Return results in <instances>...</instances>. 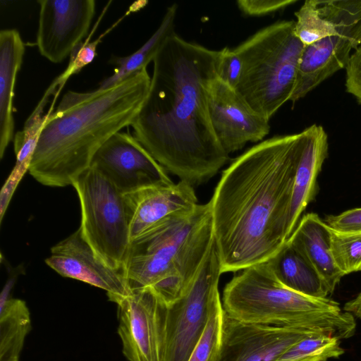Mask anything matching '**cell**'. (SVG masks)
Returning a JSON list of instances; mask_svg holds the SVG:
<instances>
[{
  "mask_svg": "<svg viewBox=\"0 0 361 361\" xmlns=\"http://www.w3.org/2000/svg\"><path fill=\"white\" fill-rule=\"evenodd\" d=\"M220 55L173 32L153 60L148 94L131 125L153 158L193 187L215 176L228 158L208 108Z\"/></svg>",
  "mask_w": 361,
  "mask_h": 361,
  "instance_id": "obj_1",
  "label": "cell"
},
{
  "mask_svg": "<svg viewBox=\"0 0 361 361\" xmlns=\"http://www.w3.org/2000/svg\"><path fill=\"white\" fill-rule=\"evenodd\" d=\"M305 130L275 136L226 169L211 199L222 273L269 260L289 238L287 222Z\"/></svg>",
  "mask_w": 361,
  "mask_h": 361,
  "instance_id": "obj_2",
  "label": "cell"
},
{
  "mask_svg": "<svg viewBox=\"0 0 361 361\" xmlns=\"http://www.w3.org/2000/svg\"><path fill=\"white\" fill-rule=\"evenodd\" d=\"M150 82L147 68H143L107 88L65 93L56 109L48 111L29 173L44 185H72L90 166L101 146L132 125Z\"/></svg>",
  "mask_w": 361,
  "mask_h": 361,
  "instance_id": "obj_3",
  "label": "cell"
},
{
  "mask_svg": "<svg viewBox=\"0 0 361 361\" xmlns=\"http://www.w3.org/2000/svg\"><path fill=\"white\" fill-rule=\"evenodd\" d=\"M214 239L210 202L158 222L130 241L123 268L130 291L149 286L171 306L185 291Z\"/></svg>",
  "mask_w": 361,
  "mask_h": 361,
  "instance_id": "obj_4",
  "label": "cell"
},
{
  "mask_svg": "<svg viewBox=\"0 0 361 361\" xmlns=\"http://www.w3.org/2000/svg\"><path fill=\"white\" fill-rule=\"evenodd\" d=\"M225 313L240 322L304 329L348 338L354 335V316L328 298L307 296L284 286L267 261L250 266L225 286Z\"/></svg>",
  "mask_w": 361,
  "mask_h": 361,
  "instance_id": "obj_5",
  "label": "cell"
},
{
  "mask_svg": "<svg viewBox=\"0 0 361 361\" xmlns=\"http://www.w3.org/2000/svg\"><path fill=\"white\" fill-rule=\"evenodd\" d=\"M294 20H280L258 30L234 51L243 71L235 90L269 120L293 94L304 45Z\"/></svg>",
  "mask_w": 361,
  "mask_h": 361,
  "instance_id": "obj_6",
  "label": "cell"
},
{
  "mask_svg": "<svg viewBox=\"0 0 361 361\" xmlns=\"http://www.w3.org/2000/svg\"><path fill=\"white\" fill-rule=\"evenodd\" d=\"M72 185L80 203L82 235L105 263L123 273L130 243L123 194L92 166Z\"/></svg>",
  "mask_w": 361,
  "mask_h": 361,
  "instance_id": "obj_7",
  "label": "cell"
},
{
  "mask_svg": "<svg viewBox=\"0 0 361 361\" xmlns=\"http://www.w3.org/2000/svg\"><path fill=\"white\" fill-rule=\"evenodd\" d=\"M221 274L214 239L183 295L164 307L160 361H188L207 324L210 297Z\"/></svg>",
  "mask_w": 361,
  "mask_h": 361,
  "instance_id": "obj_8",
  "label": "cell"
},
{
  "mask_svg": "<svg viewBox=\"0 0 361 361\" xmlns=\"http://www.w3.org/2000/svg\"><path fill=\"white\" fill-rule=\"evenodd\" d=\"M118 305V334L129 361H160L165 306L150 287L110 300Z\"/></svg>",
  "mask_w": 361,
  "mask_h": 361,
  "instance_id": "obj_9",
  "label": "cell"
},
{
  "mask_svg": "<svg viewBox=\"0 0 361 361\" xmlns=\"http://www.w3.org/2000/svg\"><path fill=\"white\" fill-rule=\"evenodd\" d=\"M90 166L106 177L122 194L173 183L166 171L137 139L124 132L115 133L101 146Z\"/></svg>",
  "mask_w": 361,
  "mask_h": 361,
  "instance_id": "obj_10",
  "label": "cell"
},
{
  "mask_svg": "<svg viewBox=\"0 0 361 361\" xmlns=\"http://www.w3.org/2000/svg\"><path fill=\"white\" fill-rule=\"evenodd\" d=\"M36 44L49 61L62 62L87 35L94 18V0H39Z\"/></svg>",
  "mask_w": 361,
  "mask_h": 361,
  "instance_id": "obj_11",
  "label": "cell"
},
{
  "mask_svg": "<svg viewBox=\"0 0 361 361\" xmlns=\"http://www.w3.org/2000/svg\"><path fill=\"white\" fill-rule=\"evenodd\" d=\"M208 108L214 133L228 154L248 142L262 140L269 133V120L218 77L209 90Z\"/></svg>",
  "mask_w": 361,
  "mask_h": 361,
  "instance_id": "obj_12",
  "label": "cell"
},
{
  "mask_svg": "<svg viewBox=\"0 0 361 361\" xmlns=\"http://www.w3.org/2000/svg\"><path fill=\"white\" fill-rule=\"evenodd\" d=\"M314 334L322 333L243 322L224 313L219 361H276L297 342Z\"/></svg>",
  "mask_w": 361,
  "mask_h": 361,
  "instance_id": "obj_13",
  "label": "cell"
},
{
  "mask_svg": "<svg viewBox=\"0 0 361 361\" xmlns=\"http://www.w3.org/2000/svg\"><path fill=\"white\" fill-rule=\"evenodd\" d=\"M45 263L63 277L83 281L106 291L109 300L128 295L124 274L105 263L94 251L79 227L51 248Z\"/></svg>",
  "mask_w": 361,
  "mask_h": 361,
  "instance_id": "obj_14",
  "label": "cell"
},
{
  "mask_svg": "<svg viewBox=\"0 0 361 361\" xmlns=\"http://www.w3.org/2000/svg\"><path fill=\"white\" fill-rule=\"evenodd\" d=\"M123 199L130 241L158 222L198 204L194 187L182 180L145 187L123 194Z\"/></svg>",
  "mask_w": 361,
  "mask_h": 361,
  "instance_id": "obj_15",
  "label": "cell"
},
{
  "mask_svg": "<svg viewBox=\"0 0 361 361\" xmlns=\"http://www.w3.org/2000/svg\"><path fill=\"white\" fill-rule=\"evenodd\" d=\"M355 45L349 34L341 32L304 46L290 101L306 96L336 72L345 68Z\"/></svg>",
  "mask_w": 361,
  "mask_h": 361,
  "instance_id": "obj_16",
  "label": "cell"
},
{
  "mask_svg": "<svg viewBox=\"0 0 361 361\" xmlns=\"http://www.w3.org/2000/svg\"><path fill=\"white\" fill-rule=\"evenodd\" d=\"M305 130V142L295 176L288 216V237L297 226L301 214L315 199L317 177L328 157V136L324 128L313 124Z\"/></svg>",
  "mask_w": 361,
  "mask_h": 361,
  "instance_id": "obj_17",
  "label": "cell"
},
{
  "mask_svg": "<svg viewBox=\"0 0 361 361\" xmlns=\"http://www.w3.org/2000/svg\"><path fill=\"white\" fill-rule=\"evenodd\" d=\"M25 44L15 29L0 32V159L12 140L14 131L13 97Z\"/></svg>",
  "mask_w": 361,
  "mask_h": 361,
  "instance_id": "obj_18",
  "label": "cell"
},
{
  "mask_svg": "<svg viewBox=\"0 0 361 361\" xmlns=\"http://www.w3.org/2000/svg\"><path fill=\"white\" fill-rule=\"evenodd\" d=\"M288 240L305 255L332 293L343 276L332 257L330 227L318 214L308 213L300 220Z\"/></svg>",
  "mask_w": 361,
  "mask_h": 361,
  "instance_id": "obj_19",
  "label": "cell"
},
{
  "mask_svg": "<svg viewBox=\"0 0 361 361\" xmlns=\"http://www.w3.org/2000/svg\"><path fill=\"white\" fill-rule=\"evenodd\" d=\"M267 262L277 279L286 288L319 298L331 294L308 259L288 240Z\"/></svg>",
  "mask_w": 361,
  "mask_h": 361,
  "instance_id": "obj_20",
  "label": "cell"
},
{
  "mask_svg": "<svg viewBox=\"0 0 361 361\" xmlns=\"http://www.w3.org/2000/svg\"><path fill=\"white\" fill-rule=\"evenodd\" d=\"M46 105L39 102L27 118L23 130L14 136L16 157L15 166L0 192V221L1 222L11 197L23 177L29 171L38 139L49 113L44 114Z\"/></svg>",
  "mask_w": 361,
  "mask_h": 361,
  "instance_id": "obj_21",
  "label": "cell"
},
{
  "mask_svg": "<svg viewBox=\"0 0 361 361\" xmlns=\"http://www.w3.org/2000/svg\"><path fill=\"white\" fill-rule=\"evenodd\" d=\"M178 7L176 4H173L167 8L157 30L139 49L129 56H112L110 58L108 63L116 67L114 73L99 84V88L113 86L134 73L146 68L148 63L153 61L168 37L175 32L174 25Z\"/></svg>",
  "mask_w": 361,
  "mask_h": 361,
  "instance_id": "obj_22",
  "label": "cell"
},
{
  "mask_svg": "<svg viewBox=\"0 0 361 361\" xmlns=\"http://www.w3.org/2000/svg\"><path fill=\"white\" fill-rule=\"evenodd\" d=\"M31 327L30 314L25 301L10 298L0 306V361H18Z\"/></svg>",
  "mask_w": 361,
  "mask_h": 361,
  "instance_id": "obj_23",
  "label": "cell"
},
{
  "mask_svg": "<svg viewBox=\"0 0 361 361\" xmlns=\"http://www.w3.org/2000/svg\"><path fill=\"white\" fill-rule=\"evenodd\" d=\"M224 313L216 287L210 297L207 324L188 361H219Z\"/></svg>",
  "mask_w": 361,
  "mask_h": 361,
  "instance_id": "obj_24",
  "label": "cell"
},
{
  "mask_svg": "<svg viewBox=\"0 0 361 361\" xmlns=\"http://www.w3.org/2000/svg\"><path fill=\"white\" fill-rule=\"evenodd\" d=\"M343 353L338 338L314 334L297 342L276 361H328L338 358Z\"/></svg>",
  "mask_w": 361,
  "mask_h": 361,
  "instance_id": "obj_25",
  "label": "cell"
},
{
  "mask_svg": "<svg viewBox=\"0 0 361 361\" xmlns=\"http://www.w3.org/2000/svg\"><path fill=\"white\" fill-rule=\"evenodd\" d=\"M295 16V34L304 46L341 32L349 33L338 31L336 26L321 16L317 0L305 1Z\"/></svg>",
  "mask_w": 361,
  "mask_h": 361,
  "instance_id": "obj_26",
  "label": "cell"
},
{
  "mask_svg": "<svg viewBox=\"0 0 361 361\" xmlns=\"http://www.w3.org/2000/svg\"><path fill=\"white\" fill-rule=\"evenodd\" d=\"M331 251L344 276L361 271V232H343L330 227Z\"/></svg>",
  "mask_w": 361,
  "mask_h": 361,
  "instance_id": "obj_27",
  "label": "cell"
},
{
  "mask_svg": "<svg viewBox=\"0 0 361 361\" xmlns=\"http://www.w3.org/2000/svg\"><path fill=\"white\" fill-rule=\"evenodd\" d=\"M103 36L104 35L94 41L90 42L91 36L90 35L85 42H80L73 49L70 54L67 68L50 85L42 99L49 102V97L54 96L53 104L55 103L58 94L69 78L78 73L83 68L93 61L97 56V47L101 42Z\"/></svg>",
  "mask_w": 361,
  "mask_h": 361,
  "instance_id": "obj_28",
  "label": "cell"
},
{
  "mask_svg": "<svg viewBox=\"0 0 361 361\" xmlns=\"http://www.w3.org/2000/svg\"><path fill=\"white\" fill-rule=\"evenodd\" d=\"M220 51L218 78L235 90L242 75V61L233 49L226 47Z\"/></svg>",
  "mask_w": 361,
  "mask_h": 361,
  "instance_id": "obj_29",
  "label": "cell"
},
{
  "mask_svg": "<svg viewBox=\"0 0 361 361\" xmlns=\"http://www.w3.org/2000/svg\"><path fill=\"white\" fill-rule=\"evenodd\" d=\"M297 2L296 0H238L237 6L247 16H262L274 13Z\"/></svg>",
  "mask_w": 361,
  "mask_h": 361,
  "instance_id": "obj_30",
  "label": "cell"
},
{
  "mask_svg": "<svg viewBox=\"0 0 361 361\" xmlns=\"http://www.w3.org/2000/svg\"><path fill=\"white\" fill-rule=\"evenodd\" d=\"M345 71L346 91L361 104V46L350 55Z\"/></svg>",
  "mask_w": 361,
  "mask_h": 361,
  "instance_id": "obj_31",
  "label": "cell"
},
{
  "mask_svg": "<svg viewBox=\"0 0 361 361\" xmlns=\"http://www.w3.org/2000/svg\"><path fill=\"white\" fill-rule=\"evenodd\" d=\"M324 222L336 231L361 232V208L349 209L338 215H329Z\"/></svg>",
  "mask_w": 361,
  "mask_h": 361,
  "instance_id": "obj_32",
  "label": "cell"
},
{
  "mask_svg": "<svg viewBox=\"0 0 361 361\" xmlns=\"http://www.w3.org/2000/svg\"><path fill=\"white\" fill-rule=\"evenodd\" d=\"M343 310L361 319V292L354 299L347 302Z\"/></svg>",
  "mask_w": 361,
  "mask_h": 361,
  "instance_id": "obj_33",
  "label": "cell"
},
{
  "mask_svg": "<svg viewBox=\"0 0 361 361\" xmlns=\"http://www.w3.org/2000/svg\"><path fill=\"white\" fill-rule=\"evenodd\" d=\"M17 274H13L4 285L0 295V306L10 299L9 295L16 281Z\"/></svg>",
  "mask_w": 361,
  "mask_h": 361,
  "instance_id": "obj_34",
  "label": "cell"
},
{
  "mask_svg": "<svg viewBox=\"0 0 361 361\" xmlns=\"http://www.w3.org/2000/svg\"><path fill=\"white\" fill-rule=\"evenodd\" d=\"M350 36L356 49L361 46V20L352 29Z\"/></svg>",
  "mask_w": 361,
  "mask_h": 361,
  "instance_id": "obj_35",
  "label": "cell"
}]
</instances>
